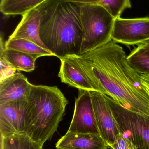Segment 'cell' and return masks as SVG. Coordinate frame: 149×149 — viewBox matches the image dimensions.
Instances as JSON below:
<instances>
[{"label":"cell","mask_w":149,"mask_h":149,"mask_svg":"<svg viewBox=\"0 0 149 149\" xmlns=\"http://www.w3.org/2000/svg\"><path fill=\"white\" fill-rule=\"evenodd\" d=\"M72 56L95 91L129 110L149 116V96L141 75L130 66L120 45L111 40L81 55Z\"/></svg>","instance_id":"obj_1"},{"label":"cell","mask_w":149,"mask_h":149,"mask_svg":"<svg viewBox=\"0 0 149 149\" xmlns=\"http://www.w3.org/2000/svg\"><path fill=\"white\" fill-rule=\"evenodd\" d=\"M41 13L40 38L55 56L80 54L83 33L80 3L46 0L36 7Z\"/></svg>","instance_id":"obj_2"},{"label":"cell","mask_w":149,"mask_h":149,"mask_svg":"<svg viewBox=\"0 0 149 149\" xmlns=\"http://www.w3.org/2000/svg\"><path fill=\"white\" fill-rule=\"evenodd\" d=\"M27 100L31 115L26 134L43 147L57 131L69 102L56 86L33 84Z\"/></svg>","instance_id":"obj_3"},{"label":"cell","mask_w":149,"mask_h":149,"mask_svg":"<svg viewBox=\"0 0 149 149\" xmlns=\"http://www.w3.org/2000/svg\"><path fill=\"white\" fill-rule=\"evenodd\" d=\"M83 37L80 54L94 49L112 40L114 17L100 4H80Z\"/></svg>","instance_id":"obj_4"},{"label":"cell","mask_w":149,"mask_h":149,"mask_svg":"<svg viewBox=\"0 0 149 149\" xmlns=\"http://www.w3.org/2000/svg\"><path fill=\"white\" fill-rule=\"evenodd\" d=\"M104 95L123 136L137 149H149V116L129 110Z\"/></svg>","instance_id":"obj_5"},{"label":"cell","mask_w":149,"mask_h":149,"mask_svg":"<svg viewBox=\"0 0 149 149\" xmlns=\"http://www.w3.org/2000/svg\"><path fill=\"white\" fill-rule=\"evenodd\" d=\"M27 99L0 105L1 136L26 134L30 122Z\"/></svg>","instance_id":"obj_6"},{"label":"cell","mask_w":149,"mask_h":149,"mask_svg":"<svg viewBox=\"0 0 149 149\" xmlns=\"http://www.w3.org/2000/svg\"><path fill=\"white\" fill-rule=\"evenodd\" d=\"M111 39L126 45L141 44L149 40V17L115 20Z\"/></svg>","instance_id":"obj_7"},{"label":"cell","mask_w":149,"mask_h":149,"mask_svg":"<svg viewBox=\"0 0 149 149\" xmlns=\"http://www.w3.org/2000/svg\"><path fill=\"white\" fill-rule=\"evenodd\" d=\"M68 132L100 134L91 98V91L79 90L74 113Z\"/></svg>","instance_id":"obj_8"},{"label":"cell","mask_w":149,"mask_h":149,"mask_svg":"<svg viewBox=\"0 0 149 149\" xmlns=\"http://www.w3.org/2000/svg\"><path fill=\"white\" fill-rule=\"evenodd\" d=\"M91 94L100 134L108 145L113 144L121 133L118 123L105 95L97 91H92Z\"/></svg>","instance_id":"obj_9"},{"label":"cell","mask_w":149,"mask_h":149,"mask_svg":"<svg viewBox=\"0 0 149 149\" xmlns=\"http://www.w3.org/2000/svg\"><path fill=\"white\" fill-rule=\"evenodd\" d=\"M61 61L58 77L61 82L79 90L95 91L84 71L73 56L59 58Z\"/></svg>","instance_id":"obj_10"},{"label":"cell","mask_w":149,"mask_h":149,"mask_svg":"<svg viewBox=\"0 0 149 149\" xmlns=\"http://www.w3.org/2000/svg\"><path fill=\"white\" fill-rule=\"evenodd\" d=\"M57 149H109L100 134L67 131L56 144Z\"/></svg>","instance_id":"obj_11"},{"label":"cell","mask_w":149,"mask_h":149,"mask_svg":"<svg viewBox=\"0 0 149 149\" xmlns=\"http://www.w3.org/2000/svg\"><path fill=\"white\" fill-rule=\"evenodd\" d=\"M31 85L20 72L0 81V105L26 100Z\"/></svg>","instance_id":"obj_12"},{"label":"cell","mask_w":149,"mask_h":149,"mask_svg":"<svg viewBox=\"0 0 149 149\" xmlns=\"http://www.w3.org/2000/svg\"><path fill=\"white\" fill-rule=\"evenodd\" d=\"M22 16V20L12 34L9 37L8 39H26L48 50L40 38L39 31L41 13L39 10L36 8Z\"/></svg>","instance_id":"obj_13"},{"label":"cell","mask_w":149,"mask_h":149,"mask_svg":"<svg viewBox=\"0 0 149 149\" xmlns=\"http://www.w3.org/2000/svg\"><path fill=\"white\" fill-rule=\"evenodd\" d=\"M0 58L17 70L30 72L35 70V63L39 57L19 51L5 49L1 38Z\"/></svg>","instance_id":"obj_14"},{"label":"cell","mask_w":149,"mask_h":149,"mask_svg":"<svg viewBox=\"0 0 149 149\" xmlns=\"http://www.w3.org/2000/svg\"><path fill=\"white\" fill-rule=\"evenodd\" d=\"M46 0H1L0 10L5 15H23Z\"/></svg>","instance_id":"obj_15"},{"label":"cell","mask_w":149,"mask_h":149,"mask_svg":"<svg viewBox=\"0 0 149 149\" xmlns=\"http://www.w3.org/2000/svg\"><path fill=\"white\" fill-rule=\"evenodd\" d=\"M4 48L8 49L15 50L36 55L39 58L46 56H55L48 50L40 47L31 41L22 38L8 39L4 44Z\"/></svg>","instance_id":"obj_16"},{"label":"cell","mask_w":149,"mask_h":149,"mask_svg":"<svg viewBox=\"0 0 149 149\" xmlns=\"http://www.w3.org/2000/svg\"><path fill=\"white\" fill-rule=\"evenodd\" d=\"M1 149H43L26 134L1 136Z\"/></svg>","instance_id":"obj_17"},{"label":"cell","mask_w":149,"mask_h":149,"mask_svg":"<svg viewBox=\"0 0 149 149\" xmlns=\"http://www.w3.org/2000/svg\"><path fill=\"white\" fill-rule=\"evenodd\" d=\"M127 58L130 66L137 72L149 74V50L139 45L130 52Z\"/></svg>","instance_id":"obj_18"},{"label":"cell","mask_w":149,"mask_h":149,"mask_svg":"<svg viewBox=\"0 0 149 149\" xmlns=\"http://www.w3.org/2000/svg\"><path fill=\"white\" fill-rule=\"evenodd\" d=\"M99 4L104 7L116 19L123 11L131 8V0H99Z\"/></svg>","instance_id":"obj_19"},{"label":"cell","mask_w":149,"mask_h":149,"mask_svg":"<svg viewBox=\"0 0 149 149\" xmlns=\"http://www.w3.org/2000/svg\"><path fill=\"white\" fill-rule=\"evenodd\" d=\"M110 149H137L134 143L120 133L112 144L108 145Z\"/></svg>","instance_id":"obj_20"},{"label":"cell","mask_w":149,"mask_h":149,"mask_svg":"<svg viewBox=\"0 0 149 149\" xmlns=\"http://www.w3.org/2000/svg\"><path fill=\"white\" fill-rule=\"evenodd\" d=\"M1 62V77L0 81L13 76L16 73L17 70L9 64L5 60L0 58Z\"/></svg>","instance_id":"obj_21"},{"label":"cell","mask_w":149,"mask_h":149,"mask_svg":"<svg viewBox=\"0 0 149 149\" xmlns=\"http://www.w3.org/2000/svg\"><path fill=\"white\" fill-rule=\"evenodd\" d=\"M142 84L149 96V74H140Z\"/></svg>","instance_id":"obj_22"},{"label":"cell","mask_w":149,"mask_h":149,"mask_svg":"<svg viewBox=\"0 0 149 149\" xmlns=\"http://www.w3.org/2000/svg\"><path fill=\"white\" fill-rule=\"evenodd\" d=\"M80 4H99V0H64Z\"/></svg>","instance_id":"obj_23"},{"label":"cell","mask_w":149,"mask_h":149,"mask_svg":"<svg viewBox=\"0 0 149 149\" xmlns=\"http://www.w3.org/2000/svg\"><path fill=\"white\" fill-rule=\"evenodd\" d=\"M141 45L144 49H147L149 50V40L141 44Z\"/></svg>","instance_id":"obj_24"}]
</instances>
